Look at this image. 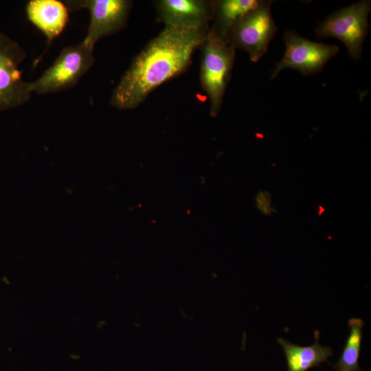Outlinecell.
I'll return each instance as SVG.
<instances>
[{"label": "cell", "mask_w": 371, "mask_h": 371, "mask_svg": "<svg viewBox=\"0 0 371 371\" xmlns=\"http://www.w3.org/2000/svg\"><path fill=\"white\" fill-rule=\"evenodd\" d=\"M207 32L165 26L120 78L111 97L112 106L119 110L135 109L155 89L181 74Z\"/></svg>", "instance_id": "6da1fadb"}, {"label": "cell", "mask_w": 371, "mask_h": 371, "mask_svg": "<svg viewBox=\"0 0 371 371\" xmlns=\"http://www.w3.org/2000/svg\"><path fill=\"white\" fill-rule=\"evenodd\" d=\"M200 80L210 102V114L216 117L234 65L235 49L229 42L215 36L210 30L202 44Z\"/></svg>", "instance_id": "7a4b0ae2"}, {"label": "cell", "mask_w": 371, "mask_h": 371, "mask_svg": "<svg viewBox=\"0 0 371 371\" xmlns=\"http://www.w3.org/2000/svg\"><path fill=\"white\" fill-rule=\"evenodd\" d=\"M93 52L83 41L64 47L52 65L37 80L30 82L32 93H54L74 87L93 65Z\"/></svg>", "instance_id": "3957f363"}, {"label": "cell", "mask_w": 371, "mask_h": 371, "mask_svg": "<svg viewBox=\"0 0 371 371\" xmlns=\"http://www.w3.org/2000/svg\"><path fill=\"white\" fill-rule=\"evenodd\" d=\"M370 1L363 0L328 15L315 33L318 38L335 37L341 41L352 58L361 57L362 45L368 31Z\"/></svg>", "instance_id": "277c9868"}, {"label": "cell", "mask_w": 371, "mask_h": 371, "mask_svg": "<svg viewBox=\"0 0 371 371\" xmlns=\"http://www.w3.org/2000/svg\"><path fill=\"white\" fill-rule=\"evenodd\" d=\"M271 3L269 1H260L255 8L234 24L229 34V43L234 49L246 51L252 62H257L264 55L277 32Z\"/></svg>", "instance_id": "5b68a950"}, {"label": "cell", "mask_w": 371, "mask_h": 371, "mask_svg": "<svg viewBox=\"0 0 371 371\" xmlns=\"http://www.w3.org/2000/svg\"><path fill=\"white\" fill-rule=\"evenodd\" d=\"M25 58L19 44L0 31V112L20 106L31 98L30 82L23 79L19 69Z\"/></svg>", "instance_id": "8992f818"}, {"label": "cell", "mask_w": 371, "mask_h": 371, "mask_svg": "<svg viewBox=\"0 0 371 371\" xmlns=\"http://www.w3.org/2000/svg\"><path fill=\"white\" fill-rule=\"evenodd\" d=\"M63 2L71 11L88 10L90 20L87 34L82 41L93 49L100 38L113 34L125 27L132 5V1L128 0H69Z\"/></svg>", "instance_id": "52a82bcc"}, {"label": "cell", "mask_w": 371, "mask_h": 371, "mask_svg": "<svg viewBox=\"0 0 371 371\" xmlns=\"http://www.w3.org/2000/svg\"><path fill=\"white\" fill-rule=\"evenodd\" d=\"M284 41L285 52L274 67L271 79L288 68L298 70L303 75L316 74L339 51L337 45L311 41L292 30L285 32Z\"/></svg>", "instance_id": "ba28073f"}, {"label": "cell", "mask_w": 371, "mask_h": 371, "mask_svg": "<svg viewBox=\"0 0 371 371\" xmlns=\"http://www.w3.org/2000/svg\"><path fill=\"white\" fill-rule=\"evenodd\" d=\"M156 3L159 19L166 26L209 31L213 3L201 0H161Z\"/></svg>", "instance_id": "9c48e42d"}, {"label": "cell", "mask_w": 371, "mask_h": 371, "mask_svg": "<svg viewBox=\"0 0 371 371\" xmlns=\"http://www.w3.org/2000/svg\"><path fill=\"white\" fill-rule=\"evenodd\" d=\"M28 20L43 33L49 46L64 30L69 21V10L63 1L31 0L25 7Z\"/></svg>", "instance_id": "30bf717a"}, {"label": "cell", "mask_w": 371, "mask_h": 371, "mask_svg": "<svg viewBox=\"0 0 371 371\" xmlns=\"http://www.w3.org/2000/svg\"><path fill=\"white\" fill-rule=\"evenodd\" d=\"M319 339L318 330L315 331V343L309 346H300L278 338L277 341L285 354L287 371H307L327 361L333 355V350L328 346H322Z\"/></svg>", "instance_id": "8fae6325"}, {"label": "cell", "mask_w": 371, "mask_h": 371, "mask_svg": "<svg viewBox=\"0 0 371 371\" xmlns=\"http://www.w3.org/2000/svg\"><path fill=\"white\" fill-rule=\"evenodd\" d=\"M258 0H221L213 3L214 25L210 30L220 39L229 42V34L234 24L255 8Z\"/></svg>", "instance_id": "7c38bea8"}, {"label": "cell", "mask_w": 371, "mask_h": 371, "mask_svg": "<svg viewBox=\"0 0 371 371\" xmlns=\"http://www.w3.org/2000/svg\"><path fill=\"white\" fill-rule=\"evenodd\" d=\"M364 323L359 318L348 321L350 333L339 359L333 365L336 371H363L359 365L362 329Z\"/></svg>", "instance_id": "4fadbf2b"}, {"label": "cell", "mask_w": 371, "mask_h": 371, "mask_svg": "<svg viewBox=\"0 0 371 371\" xmlns=\"http://www.w3.org/2000/svg\"><path fill=\"white\" fill-rule=\"evenodd\" d=\"M256 205L259 210L267 215L274 210L271 206V196L267 192H260L256 195Z\"/></svg>", "instance_id": "5bb4252c"}]
</instances>
